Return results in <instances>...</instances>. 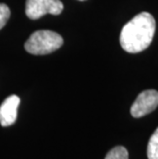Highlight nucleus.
I'll list each match as a JSON object with an SVG mask.
<instances>
[{"label":"nucleus","instance_id":"nucleus-1","mask_svg":"<svg viewBox=\"0 0 158 159\" xmlns=\"http://www.w3.org/2000/svg\"><path fill=\"white\" fill-rule=\"evenodd\" d=\"M155 20L149 12H141L126 23L120 33V45L127 52L137 53L151 44L155 34Z\"/></svg>","mask_w":158,"mask_h":159},{"label":"nucleus","instance_id":"nucleus-2","mask_svg":"<svg viewBox=\"0 0 158 159\" xmlns=\"http://www.w3.org/2000/svg\"><path fill=\"white\" fill-rule=\"evenodd\" d=\"M63 38L58 33L50 30H38L28 38L25 49L32 55H48L63 45Z\"/></svg>","mask_w":158,"mask_h":159},{"label":"nucleus","instance_id":"nucleus-3","mask_svg":"<svg viewBox=\"0 0 158 159\" xmlns=\"http://www.w3.org/2000/svg\"><path fill=\"white\" fill-rule=\"evenodd\" d=\"M63 8L64 5L60 0H27L25 11L29 19L37 20L47 13L58 16Z\"/></svg>","mask_w":158,"mask_h":159},{"label":"nucleus","instance_id":"nucleus-4","mask_svg":"<svg viewBox=\"0 0 158 159\" xmlns=\"http://www.w3.org/2000/svg\"><path fill=\"white\" fill-rule=\"evenodd\" d=\"M158 106V91L147 89L142 91L130 108V114L134 118H140L153 112Z\"/></svg>","mask_w":158,"mask_h":159},{"label":"nucleus","instance_id":"nucleus-5","mask_svg":"<svg viewBox=\"0 0 158 159\" xmlns=\"http://www.w3.org/2000/svg\"><path fill=\"white\" fill-rule=\"evenodd\" d=\"M20 103L21 100L16 94L7 97L3 101L0 106V124L2 126H11L16 122Z\"/></svg>","mask_w":158,"mask_h":159},{"label":"nucleus","instance_id":"nucleus-6","mask_svg":"<svg viewBox=\"0 0 158 159\" xmlns=\"http://www.w3.org/2000/svg\"><path fill=\"white\" fill-rule=\"evenodd\" d=\"M148 159H158V127L151 136L147 147Z\"/></svg>","mask_w":158,"mask_h":159},{"label":"nucleus","instance_id":"nucleus-7","mask_svg":"<svg viewBox=\"0 0 158 159\" xmlns=\"http://www.w3.org/2000/svg\"><path fill=\"white\" fill-rule=\"evenodd\" d=\"M105 159H129V152L122 146L114 147L108 152Z\"/></svg>","mask_w":158,"mask_h":159},{"label":"nucleus","instance_id":"nucleus-8","mask_svg":"<svg viewBox=\"0 0 158 159\" xmlns=\"http://www.w3.org/2000/svg\"><path fill=\"white\" fill-rule=\"evenodd\" d=\"M9 16H11V11H9L8 6L3 4V3H0V30L7 23Z\"/></svg>","mask_w":158,"mask_h":159},{"label":"nucleus","instance_id":"nucleus-9","mask_svg":"<svg viewBox=\"0 0 158 159\" xmlns=\"http://www.w3.org/2000/svg\"><path fill=\"white\" fill-rule=\"evenodd\" d=\"M80 1H84V0H80Z\"/></svg>","mask_w":158,"mask_h":159}]
</instances>
